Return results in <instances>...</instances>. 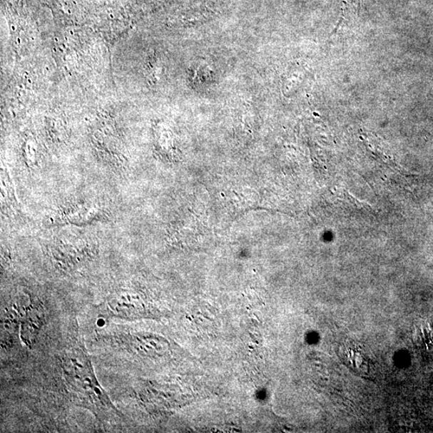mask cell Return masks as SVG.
Instances as JSON below:
<instances>
[{
	"label": "cell",
	"instance_id": "cell-1",
	"mask_svg": "<svg viewBox=\"0 0 433 433\" xmlns=\"http://www.w3.org/2000/svg\"><path fill=\"white\" fill-rule=\"evenodd\" d=\"M61 370L67 391L76 404L91 411L100 419L108 421L120 416L98 382L81 342H75L64 351Z\"/></svg>",
	"mask_w": 433,
	"mask_h": 433
},
{
	"label": "cell",
	"instance_id": "cell-2",
	"mask_svg": "<svg viewBox=\"0 0 433 433\" xmlns=\"http://www.w3.org/2000/svg\"><path fill=\"white\" fill-rule=\"evenodd\" d=\"M19 336L25 346L34 347L47 322V310L34 295H29V302L18 307Z\"/></svg>",
	"mask_w": 433,
	"mask_h": 433
},
{
	"label": "cell",
	"instance_id": "cell-3",
	"mask_svg": "<svg viewBox=\"0 0 433 433\" xmlns=\"http://www.w3.org/2000/svg\"><path fill=\"white\" fill-rule=\"evenodd\" d=\"M101 307L107 317L122 320L138 317L143 309L137 295L126 290L110 295Z\"/></svg>",
	"mask_w": 433,
	"mask_h": 433
},
{
	"label": "cell",
	"instance_id": "cell-4",
	"mask_svg": "<svg viewBox=\"0 0 433 433\" xmlns=\"http://www.w3.org/2000/svg\"><path fill=\"white\" fill-rule=\"evenodd\" d=\"M340 355L345 364L354 372L365 374L370 370V359L366 354L364 347L354 342H347L341 347Z\"/></svg>",
	"mask_w": 433,
	"mask_h": 433
}]
</instances>
